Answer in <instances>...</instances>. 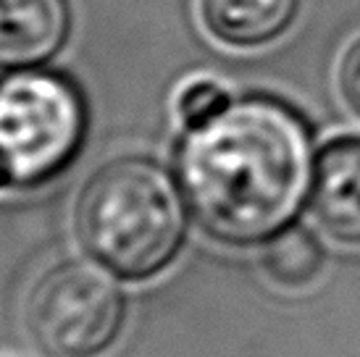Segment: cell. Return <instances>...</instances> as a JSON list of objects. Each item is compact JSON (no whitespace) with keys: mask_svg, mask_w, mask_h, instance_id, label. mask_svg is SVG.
Wrapping results in <instances>:
<instances>
[{"mask_svg":"<svg viewBox=\"0 0 360 357\" xmlns=\"http://www.w3.org/2000/svg\"><path fill=\"white\" fill-rule=\"evenodd\" d=\"M24 323L45 357H103L127 326V297L105 268L63 260L30 289Z\"/></svg>","mask_w":360,"mask_h":357,"instance_id":"4","label":"cell"},{"mask_svg":"<svg viewBox=\"0 0 360 357\" xmlns=\"http://www.w3.org/2000/svg\"><path fill=\"white\" fill-rule=\"evenodd\" d=\"M231 103L229 89L216 79H192L179 89L176 95V116L184 124V129H195L216 119L221 110Z\"/></svg>","mask_w":360,"mask_h":357,"instance_id":"9","label":"cell"},{"mask_svg":"<svg viewBox=\"0 0 360 357\" xmlns=\"http://www.w3.org/2000/svg\"><path fill=\"white\" fill-rule=\"evenodd\" d=\"M260 266L276 287L305 289L321 276L326 266V249L313 231L287 226L263 245Z\"/></svg>","mask_w":360,"mask_h":357,"instance_id":"8","label":"cell"},{"mask_svg":"<svg viewBox=\"0 0 360 357\" xmlns=\"http://www.w3.org/2000/svg\"><path fill=\"white\" fill-rule=\"evenodd\" d=\"M308 121L281 100H231L216 119L187 129L176 152L184 200L221 245L255 247L292 226L313 184Z\"/></svg>","mask_w":360,"mask_h":357,"instance_id":"1","label":"cell"},{"mask_svg":"<svg viewBox=\"0 0 360 357\" xmlns=\"http://www.w3.org/2000/svg\"><path fill=\"white\" fill-rule=\"evenodd\" d=\"M310 205L334 242L360 247V134H340L316 152Z\"/></svg>","mask_w":360,"mask_h":357,"instance_id":"5","label":"cell"},{"mask_svg":"<svg viewBox=\"0 0 360 357\" xmlns=\"http://www.w3.org/2000/svg\"><path fill=\"white\" fill-rule=\"evenodd\" d=\"M71 34L69 0H0V69H40Z\"/></svg>","mask_w":360,"mask_h":357,"instance_id":"6","label":"cell"},{"mask_svg":"<svg viewBox=\"0 0 360 357\" xmlns=\"http://www.w3.org/2000/svg\"><path fill=\"white\" fill-rule=\"evenodd\" d=\"M337 87L345 105L360 119V37L350 42V48L342 53L337 69Z\"/></svg>","mask_w":360,"mask_h":357,"instance_id":"10","label":"cell"},{"mask_svg":"<svg viewBox=\"0 0 360 357\" xmlns=\"http://www.w3.org/2000/svg\"><path fill=\"white\" fill-rule=\"evenodd\" d=\"M184 192L160 163L119 155L84 178L74 231L82 249L121 281H150L181 255L187 242Z\"/></svg>","mask_w":360,"mask_h":357,"instance_id":"2","label":"cell"},{"mask_svg":"<svg viewBox=\"0 0 360 357\" xmlns=\"http://www.w3.org/2000/svg\"><path fill=\"white\" fill-rule=\"evenodd\" d=\"M300 0H200V19L210 37L226 48H263L290 30Z\"/></svg>","mask_w":360,"mask_h":357,"instance_id":"7","label":"cell"},{"mask_svg":"<svg viewBox=\"0 0 360 357\" xmlns=\"http://www.w3.org/2000/svg\"><path fill=\"white\" fill-rule=\"evenodd\" d=\"M82 89L58 71H13L0 82V187L34 189L79 158L87 137Z\"/></svg>","mask_w":360,"mask_h":357,"instance_id":"3","label":"cell"}]
</instances>
